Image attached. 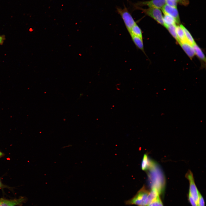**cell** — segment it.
<instances>
[{"label": "cell", "instance_id": "obj_13", "mask_svg": "<svg viewBox=\"0 0 206 206\" xmlns=\"http://www.w3.org/2000/svg\"><path fill=\"white\" fill-rule=\"evenodd\" d=\"M130 35H132L140 37L142 39V30L137 24H135L131 28L128 32Z\"/></svg>", "mask_w": 206, "mask_h": 206}, {"label": "cell", "instance_id": "obj_6", "mask_svg": "<svg viewBox=\"0 0 206 206\" xmlns=\"http://www.w3.org/2000/svg\"><path fill=\"white\" fill-rule=\"evenodd\" d=\"M25 197H21L18 199H7L0 198V206H10L11 205L21 206L26 201Z\"/></svg>", "mask_w": 206, "mask_h": 206}, {"label": "cell", "instance_id": "obj_17", "mask_svg": "<svg viewBox=\"0 0 206 206\" xmlns=\"http://www.w3.org/2000/svg\"><path fill=\"white\" fill-rule=\"evenodd\" d=\"M177 25L176 24L170 25L167 27L166 28L168 30L172 36L178 42V39L176 33Z\"/></svg>", "mask_w": 206, "mask_h": 206}, {"label": "cell", "instance_id": "obj_19", "mask_svg": "<svg viewBox=\"0 0 206 206\" xmlns=\"http://www.w3.org/2000/svg\"><path fill=\"white\" fill-rule=\"evenodd\" d=\"M166 4L170 6L177 8V3L171 0H165Z\"/></svg>", "mask_w": 206, "mask_h": 206}, {"label": "cell", "instance_id": "obj_14", "mask_svg": "<svg viewBox=\"0 0 206 206\" xmlns=\"http://www.w3.org/2000/svg\"><path fill=\"white\" fill-rule=\"evenodd\" d=\"M183 29L187 42L193 46L196 43L194 39L189 31L182 25H180Z\"/></svg>", "mask_w": 206, "mask_h": 206}, {"label": "cell", "instance_id": "obj_22", "mask_svg": "<svg viewBox=\"0 0 206 206\" xmlns=\"http://www.w3.org/2000/svg\"><path fill=\"white\" fill-rule=\"evenodd\" d=\"M5 188L8 189L10 190H12V188L3 184L0 179V189L2 190V191H3L4 189Z\"/></svg>", "mask_w": 206, "mask_h": 206}, {"label": "cell", "instance_id": "obj_25", "mask_svg": "<svg viewBox=\"0 0 206 206\" xmlns=\"http://www.w3.org/2000/svg\"><path fill=\"white\" fill-rule=\"evenodd\" d=\"M15 206L14 205H11V206Z\"/></svg>", "mask_w": 206, "mask_h": 206}, {"label": "cell", "instance_id": "obj_3", "mask_svg": "<svg viewBox=\"0 0 206 206\" xmlns=\"http://www.w3.org/2000/svg\"><path fill=\"white\" fill-rule=\"evenodd\" d=\"M117 11L121 16L128 32L136 23L127 8L125 7L123 9L117 7Z\"/></svg>", "mask_w": 206, "mask_h": 206}, {"label": "cell", "instance_id": "obj_5", "mask_svg": "<svg viewBox=\"0 0 206 206\" xmlns=\"http://www.w3.org/2000/svg\"><path fill=\"white\" fill-rule=\"evenodd\" d=\"M186 177L189 182V194H190L198 206V201L200 192L198 189L195 182L193 174L190 171L186 174Z\"/></svg>", "mask_w": 206, "mask_h": 206}, {"label": "cell", "instance_id": "obj_9", "mask_svg": "<svg viewBox=\"0 0 206 206\" xmlns=\"http://www.w3.org/2000/svg\"><path fill=\"white\" fill-rule=\"evenodd\" d=\"M179 44L188 56L190 58H192L195 55L193 46L187 42L181 43Z\"/></svg>", "mask_w": 206, "mask_h": 206}, {"label": "cell", "instance_id": "obj_10", "mask_svg": "<svg viewBox=\"0 0 206 206\" xmlns=\"http://www.w3.org/2000/svg\"><path fill=\"white\" fill-rule=\"evenodd\" d=\"M154 163L149 158L146 154H144L141 164V168L144 171L149 169Z\"/></svg>", "mask_w": 206, "mask_h": 206}, {"label": "cell", "instance_id": "obj_7", "mask_svg": "<svg viewBox=\"0 0 206 206\" xmlns=\"http://www.w3.org/2000/svg\"><path fill=\"white\" fill-rule=\"evenodd\" d=\"M165 4V0H151L138 2L136 3L135 5L136 7L147 6L149 7L162 9Z\"/></svg>", "mask_w": 206, "mask_h": 206}, {"label": "cell", "instance_id": "obj_2", "mask_svg": "<svg viewBox=\"0 0 206 206\" xmlns=\"http://www.w3.org/2000/svg\"><path fill=\"white\" fill-rule=\"evenodd\" d=\"M150 191L143 186L131 199L126 201L128 205H135L137 206H147L150 202Z\"/></svg>", "mask_w": 206, "mask_h": 206}, {"label": "cell", "instance_id": "obj_18", "mask_svg": "<svg viewBox=\"0 0 206 206\" xmlns=\"http://www.w3.org/2000/svg\"><path fill=\"white\" fill-rule=\"evenodd\" d=\"M147 206H164L160 195L150 202Z\"/></svg>", "mask_w": 206, "mask_h": 206}, {"label": "cell", "instance_id": "obj_21", "mask_svg": "<svg viewBox=\"0 0 206 206\" xmlns=\"http://www.w3.org/2000/svg\"><path fill=\"white\" fill-rule=\"evenodd\" d=\"M188 199L192 206H197L194 200L190 194L189 193L188 195Z\"/></svg>", "mask_w": 206, "mask_h": 206}, {"label": "cell", "instance_id": "obj_15", "mask_svg": "<svg viewBox=\"0 0 206 206\" xmlns=\"http://www.w3.org/2000/svg\"><path fill=\"white\" fill-rule=\"evenodd\" d=\"M164 26L167 28L170 25L176 24L175 19L172 17L167 14H165L163 16Z\"/></svg>", "mask_w": 206, "mask_h": 206}, {"label": "cell", "instance_id": "obj_24", "mask_svg": "<svg viewBox=\"0 0 206 206\" xmlns=\"http://www.w3.org/2000/svg\"><path fill=\"white\" fill-rule=\"evenodd\" d=\"M3 153L2 152H1V151H0V157L3 156Z\"/></svg>", "mask_w": 206, "mask_h": 206}, {"label": "cell", "instance_id": "obj_16", "mask_svg": "<svg viewBox=\"0 0 206 206\" xmlns=\"http://www.w3.org/2000/svg\"><path fill=\"white\" fill-rule=\"evenodd\" d=\"M195 55H196L199 59L204 62L206 61V58L203 51L196 43L193 45Z\"/></svg>", "mask_w": 206, "mask_h": 206}, {"label": "cell", "instance_id": "obj_8", "mask_svg": "<svg viewBox=\"0 0 206 206\" xmlns=\"http://www.w3.org/2000/svg\"><path fill=\"white\" fill-rule=\"evenodd\" d=\"M162 9L164 14H167L171 16L175 19L176 23L178 24L180 23V17L177 8L171 7L165 4Z\"/></svg>", "mask_w": 206, "mask_h": 206}, {"label": "cell", "instance_id": "obj_12", "mask_svg": "<svg viewBox=\"0 0 206 206\" xmlns=\"http://www.w3.org/2000/svg\"><path fill=\"white\" fill-rule=\"evenodd\" d=\"M130 35L133 42L136 47L138 49L141 50L144 52V50L142 39L132 35Z\"/></svg>", "mask_w": 206, "mask_h": 206}, {"label": "cell", "instance_id": "obj_20", "mask_svg": "<svg viewBox=\"0 0 206 206\" xmlns=\"http://www.w3.org/2000/svg\"><path fill=\"white\" fill-rule=\"evenodd\" d=\"M179 3V4L184 6L187 5L189 3L188 0H171Z\"/></svg>", "mask_w": 206, "mask_h": 206}, {"label": "cell", "instance_id": "obj_4", "mask_svg": "<svg viewBox=\"0 0 206 206\" xmlns=\"http://www.w3.org/2000/svg\"><path fill=\"white\" fill-rule=\"evenodd\" d=\"M136 7L141 10L146 15L151 17L158 23L164 26L163 16L160 9L152 7L145 9L140 8L138 7Z\"/></svg>", "mask_w": 206, "mask_h": 206}, {"label": "cell", "instance_id": "obj_23", "mask_svg": "<svg viewBox=\"0 0 206 206\" xmlns=\"http://www.w3.org/2000/svg\"><path fill=\"white\" fill-rule=\"evenodd\" d=\"M5 35H0V45H2L5 40Z\"/></svg>", "mask_w": 206, "mask_h": 206}, {"label": "cell", "instance_id": "obj_1", "mask_svg": "<svg viewBox=\"0 0 206 206\" xmlns=\"http://www.w3.org/2000/svg\"><path fill=\"white\" fill-rule=\"evenodd\" d=\"M148 173V179L151 189H156L160 195L164 192L165 181L161 170L154 163Z\"/></svg>", "mask_w": 206, "mask_h": 206}, {"label": "cell", "instance_id": "obj_11", "mask_svg": "<svg viewBox=\"0 0 206 206\" xmlns=\"http://www.w3.org/2000/svg\"><path fill=\"white\" fill-rule=\"evenodd\" d=\"M176 33L179 43L187 42L183 30L180 25H177Z\"/></svg>", "mask_w": 206, "mask_h": 206}]
</instances>
